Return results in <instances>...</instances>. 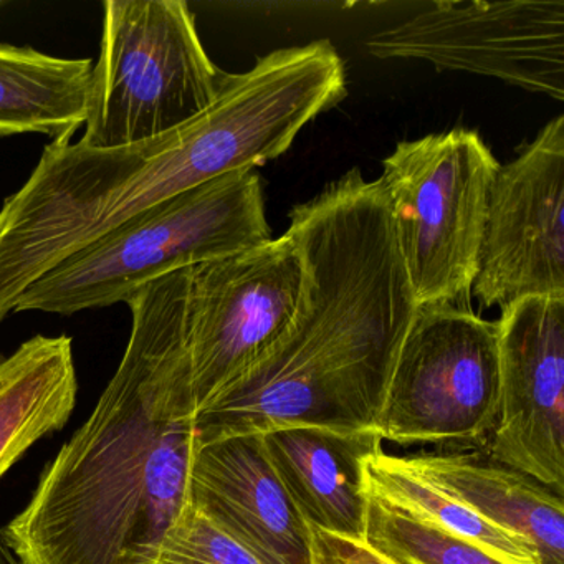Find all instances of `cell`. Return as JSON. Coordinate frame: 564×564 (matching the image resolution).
I'll use <instances>...</instances> for the list:
<instances>
[{
  "label": "cell",
  "mask_w": 564,
  "mask_h": 564,
  "mask_svg": "<svg viewBox=\"0 0 564 564\" xmlns=\"http://www.w3.org/2000/svg\"><path fill=\"white\" fill-rule=\"evenodd\" d=\"M345 97L341 57L315 41L227 75L204 113L163 137L115 150L52 141L0 207V325L68 257L186 191L276 160Z\"/></svg>",
  "instance_id": "cell-1"
},
{
  "label": "cell",
  "mask_w": 564,
  "mask_h": 564,
  "mask_svg": "<svg viewBox=\"0 0 564 564\" xmlns=\"http://www.w3.org/2000/svg\"><path fill=\"white\" fill-rule=\"evenodd\" d=\"M285 234L308 270L302 308L282 339L194 417L199 445L293 427L378 431L419 310L381 183L348 171L293 207Z\"/></svg>",
  "instance_id": "cell-2"
},
{
  "label": "cell",
  "mask_w": 564,
  "mask_h": 564,
  "mask_svg": "<svg viewBox=\"0 0 564 564\" xmlns=\"http://www.w3.org/2000/svg\"><path fill=\"white\" fill-rule=\"evenodd\" d=\"M196 451L193 422L151 417L118 365L2 536L22 564H154L191 503Z\"/></svg>",
  "instance_id": "cell-3"
},
{
  "label": "cell",
  "mask_w": 564,
  "mask_h": 564,
  "mask_svg": "<svg viewBox=\"0 0 564 564\" xmlns=\"http://www.w3.org/2000/svg\"><path fill=\"white\" fill-rule=\"evenodd\" d=\"M306 286L289 234L140 286L124 302L131 332L120 366L151 417L193 422L289 332Z\"/></svg>",
  "instance_id": "cell-4"
},
{
  "label": "cell",
  "mask_w": 564,
  "mask_h": 564,
  "mask_svg": "<svg viewBox=\"0 0 564 564\" xmlns=\"http://www.w3.org/2000/svg\"><path fill=\"white\" fill-rule=\"evenodd\" d=\"M269 240L262 180L237 171L160 204L68 257L29 286L14 313L72 316L107 308L174 270Z\"/></svg>",
  "instance_id": "cell-5"
},
{
  "label": "cell",
  "mask_w": 564,
  "mask_h": 564,
  "mask_svg": "<svg viewBox=\"0 0 564 564\" xmlns=\"http://www.w3.org/2000/svg\"><path fill=\"white\" fill-rule=\"evenodd\" d=\"M227 75L183 0H105L80 143L115 150L177 130L217 100Z\"/></svg>",
  "instance_id": "cell-6"
},
{
  "label": "cell",
  "mask_w": 564,
  "mask_h": 564,
  "mask_svg": "<svg viewBox=\"0 0 564 564\" xmlns=\"http://www.w3.org/2000/svg\"><path fill=\"white\" fill-rule=\"evenodd\" d=\"M500 163L477 131L401 141L379 177L419 306L468 302Z\"/></svg>",
  "instance_id": "cell-7"
},
{
  "label": "cell",
  "mask_w": 564,
  "mask_h": 564,
  "mask_svg": "<svg viewBox=\"0 0 564 564\" xmlns=\"http://www.w3.org/2000/svg\"><path fill=\"white\" fill-rule=\"evenodd\" d=\"M500 395L497 322L467 306H419L395 359L378 422L401 445L478 441Z\"/></svg>",
  "instance_id": "cell-8"
},
{
  "label": "cell",
  "mask_w": 564,
  "mask_h": 564,
  "mask_svg": "<svg viewBox=\"0 0 564 564\" xmlns=\"http://www.w3.org/2000/svg\"><path fill=\"white\" fill-rule=\"evenodd\" d=\"M366 48L381 61H424L564 100V0L437 2Z\"/></svg>",
  "instance_id": "cell-9"
},
{
  "label": "cell",
  "mask_w": 564,
  "mask_h": 564,
  "mask_svg": "<svg viewBox=\"0 0 564 564\" xmlns=\"http://www.w3.org/2000/svg\"><path fill=\"white\" fill-rule=\"evenodd\" d=\"M470 293L500 310L524 299H564L563 115L498 167Z\"/></svg>",
  "instance_id": "cell-10"
},
{
  "label": "cell",
  "mask_w": 564,
  "mask_h": 564,
  "mask_svg": "<svg viewBox=\"0 0 564 564\" xmlns=\"http://www.w3.org/2000/svg\"><path fill=\"white\" fill-rule=\"evenodd\" d=\"M500 395L485 454L564 495V299H524L497 322Z\"/></svg>",
  "instance_id": "cell-11"
},
{
  "label": "cell",
  "mask_w": 564,
  "mask_h": 564,
  "mask_svg": "<svg viewBox=\"0 0 564 564\" xmlns=\"http://www.w3.org/2000/svg\"><path fill=\"white\" fill-rule=\"evenodd\" d=\"M191 505L260 564H312V528L276 477L262 434L197 445Z\"/></svg>",
  "instance_id": "cell-12"
},
{
  "label": "cell",
  "mask_w": 564,
  "mask_h": 564,
  "mask_svg": "<svg viewBox=\"0 0 564 564\" xmlns=\"http://www.w3.org/2000/svg\"><path fill=\"white\" fill-rule=\"evenodd\" d=\"M267 457L310 527L365 541L366 460L382 448L376 432L293 427L267 432Z\"/></svg>",
  "instance_id": "cell-13"
},
{
  "label": "cell",
  "mask_w": 564,
  "mask_h": 564,
  "mask_svg": "<svg viewBox=\"0 0 564 564\" xmlns=\"http://www.w3.org/2000/svg\"><path fill=\"white\" fill-rule=\"evenodd\" d=\"M401 462L488 523L527 541L541 564H564V501L546 485L478 451L422 452Z\"/></svg>",
  "instance_id": "cell-14"
},
{
  "label": "cell",
  "mask_w": 564,
  "mask_h": 564,
  "mask_svg": "<svg viewBox=\"0 0 564 564\" xmlns=\"http://www.w3.org/2000/svg\"><path fill=\"white\" fill-rule=\"evenodd\" d=\"M67 335L0 352V477L45 435L62 431L77 405L74 345Z\"/></svg>",
  "instance_id": "cell-15"
},
{
  "label": "cell",
  "mask_w": 564,
  "mask_h": 564,
  "mask_svg": "<svg viewBox=\"0 0 564 564\" xmlns=\"http://www.w3.org/2000/svg\"><path fill=\"white\" fill-rule=\"evenodd\" d=\"M94 62L0 44V138L72 141L87 121Z\"/></svg>",
  "instance_id": "cell-16"
},
{
  "label": "cell",
  "mask_w": 564,
  "mask_h": 564,
  "mask_svg": "<svg viewBox=\"0 0 564 564\" xmlns=\"http://www.w3.org/2000/svg\"><path fill=\"white\" fill-rule=\"evenodd\" d=\"M366 484L369 494L384 503L481 547L503 564H541L527 541L488 523L467 505L422 480L398 455L382 448L372 454L366 460Z\"/></svg>",
  "instance_id": "cell-17"
},
{
  "label": "cell",
  "mask_w": 564,
  "mask_h": 564,
  "mask_svg": "<svg viewBox=\"0 0 564 564\" xmlns=\"http://www.w3.org/2000/svg\"><path fill=\"white\" fill-rule=\"evenodd\" d=\"M365 541L395 564H503L487 551L369 494Z\"/></svg>",
  "instance_id": "cell-18"
},
{
  "label": "cell",
  "mask_w": 564,
  "mask_h": 564,
  "mask_svg": "<svg viewBox=\"0 0 564 564\" xmlns=\"http://www.w3.org/2000/svg\"><path fill=\"white\" fill-rule=\"evenodd\" d=\"M154 564L260 563L189 503L164 536Z\"/></svg>",
  "instance_id": "cell-19"
},
{
  "label": "cell",
  "mask_w": 564,
  "mask_h": 564,
  "mask_svg": "<svg viewBox=\"0 0 564 564\" xmlns=\"http://www.w3.org/2000/svg\"><path fill=\"white\" fill-rule=\"evenodd\" d=\"M312 528V564H395L366 541L349 540Z\"/></svg>",
  "instance_id": "cell-20"
},
{
  "label": "cell",
  "mask_w": 564,
  "mask_h": 564,
  "mask_svg": "<svg viewBox=\"0 0 564 564\" xmlns=\"http://www.w3.org/2000/svg\"><path fill=\"white\" fill-rule=\"evenodd\" d=\"M2 6H4V2H0V8H2Z\"/></svg>",
  "instance_id": "cell-21"
}]
</instances>
